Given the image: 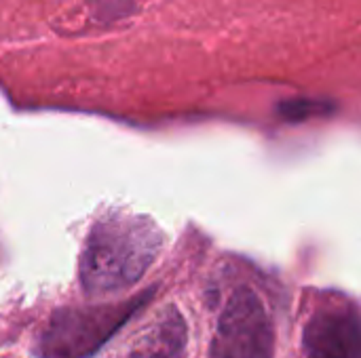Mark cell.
<instances>
[{"mask_svg":"<svg viewBox=\"0 0 361 358\" xmlns=\"http://www.w3.org/2000/svg\"><path fill=\"white\" fill-rule=\"evenodd\" d=\"M163 245L161 230L140 215L99 219L82 247L78 276L89 298H104L133 287L154 264Z\"/></svg>","mask_w":361,"mask_h":358,"instance_id":"cell-1","label":"cell"},{"mask_svg":"<svg viewBox=\"0 0 361 358\" xmlns=\"http://www.w3.org/2000/svg\"><path fill=\"white\" fill-rule=\"evenodd\" d=\"M152 291L121 304L57 310L38 342V358L95 357L150 300Z\"/></svg>","mask_w":361,"mask_h":358,"instance_id":"cell-2","label":"cell"},{"mask_svg":"<svg viewBox=\"0 0 361 358\" xmlns=\"http://www.w3.org/2000/svg\"><path fill=\"white\" fill-rule=\"evenodd\" d=\"M275 327L262 300L247 287L237 289L216 325L209 358H273Z\"/></svg>","mask_w":361,"mask_h":358,"instance_id":"cell-3","label":"cell"},{"mask_svg":"<svg viewBox=\"0 0 361 358\" xmlns=\"http://www.w3.org/2000/svg\"><path fill=\"white\" fill-rule=\"evenodd\" d=\"M305 358H360L361 327L353 304L315 310L302 331Z\"/></svg>","mask_w":361,"mask_h":358,"instance_id":"cell-4","label":"cell"},{"mask_svg":"<svg viewBox=\"0 0 361 358\" xmlns=\"http://www.w3.org/2000/svg\"><path fill=\"white\" fill-rule=\"evenodd\" d=\"M188 327L178 308H165L118 358H184Z\"/></svg>","mask_w":361,"mask_h":358,"instance_id":"cell-5","label":"cell"}]
</instances>
